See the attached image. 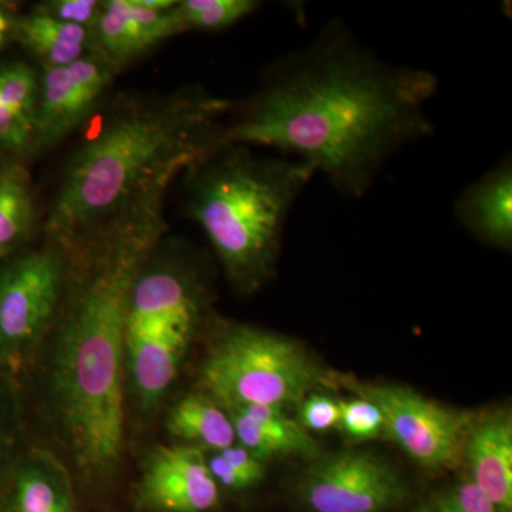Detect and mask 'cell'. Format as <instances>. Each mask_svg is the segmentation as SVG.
Here are the masks:
<instances>
[{
  "instance_id": "25",
  "label": "cell",
  "mask_w": 512,
  "mask_h": 512,
  "mask_svg": "<svg viewBox=\"0 0 512 512\" xmlns=\"http://www.w3.org/2000/svg\"><path fill=\"white\" fill-rule=\"evenodd\" d=\"M33 143L35 121L0 103V151L20 156L32 150Z\"/></svg>"
},
{
  "instance_id": "27",
  "label": "cell",
  "mask_w": 512,
  "mask_h": 512,
  "mask_svg": "<svg viewBox=\"0 0 512 512\" xmlns=\"http://www.w3.org/2000/svg\"><path fill=\"white\" fill-rule=\"evenodd\" d=\"M299 416V424L306 431H328L339 424V402L326 394H308L301 403Z\"/></svg>"
},
{
  "instance_id": "12",
  "label": "cell",
  "mask_w": 512,
  "mask_h": 512,
  "mask_svg": "<svg viewBox=\"0 0 512 512\" xmlns=\"http://www.w3.org/2000/svg\"><path fill=\"white\" fill-rule=\"evenodd\" d=\"M183 32L187 29L177 5L156 12L138 5L137 0H107L93 33L94 50L119 69L120 64Z\"/></svg>"
},
{
  "instance_id": "10",
  "label": "cell",
  "mask_w": 512,
  "mask_h": 512,
  "mask_svg": "<svg viewBox=\"0 0 512 512\" xmlns=\"http://www.w3.org/2000/svg\"><path fill=\"white\" fill-rule=\"evenodd\" d=\"M140 497L154 510L208 512L218 504V484L200 448L160 447L148 461Z\"/></svg>"
},
{
  "instance_id": "32",
  "label": "cell",
  "mask_w": 512,
  "mask_h": 512,
  "mask_svg": "<svg viewBox=\"0 0 512 512\" xmlns=\"http://www.w3.org/2000/svg\"><path fill=\"white\" fill-rule=\"evenodd\" d=\"M0 259H2V258H0Z\"/></svg>"
},
{
  "instance_id": "24",
  "label": "cell",
  "mask_w": 512,
  "mask_h": 512,
  "mask_svg": "<svg viewBox=\"0 0 512 512\" xmlns=\"http://www.w3.org/2000/svg\"><path fill=\"white\" fill-rule=\"evenodd\" d=\"M338 426L355 440H370L383 433V417L375 404L365 399L340 400Z\"/></svg>"
},
{
  "instance_id": "9",
  "label": "cell",
  "mask_w": 512,
  "mask_h": 512,
  "mask_svg": "<svg viewBox=\"0 0 512 512\" xmlns=\"http://www.w3.org/2000/svg\"><path fill=\"white\" fill-rule=\"evenodd\" d=\"M117 67L99 53L62 67H43L33 148L57 146L97 109Z\"/></svg>"
},
{
  "instance_id": "23",
  "label": "cell",
  "mask_w": 512,
  "mask_h": 512,
  "mask_svg": "<svg viewBox=\"0 0 512 512\" xmlns=\"http://www.w3.org/2000/svg\"><path fill=\"white\" fill-rule=\"evenodd\" d=\"M413 512H498L480 490L463 481L440 491L420 504Z\"/></svg>"
},
{
  "instance_id": "2",
  "label": "cell",
  "mask_w": 512,
  "mask_h": 512,
  "mask_svg": "<svg viewBox=\"0 0 512 512\" xmlns=\"http://www.w3.org/2000/svg\"><path fill=\"white\" fill-rule=\"evenodd\" d=\"M164 200L138 205L63 247L70 288L53 389L74 460L93 476L120 457L128 303L167 231Z\"/></svg>"
},
{
  "instance_id": "26",
  "label": "cell",
  "mask_w": 512,
  "mask_h": 512,
  "mask_svg": "<svg viewBox=\"0 0 512 512\" xmlns=\"http://www.w3.org/2000/svg\"><path fill=\"white\" fill-rule=\"evenodd\" d=\"M36 10L62 22L72 23L94 33L103 9V2L97 0H52L37 5Z\"/></svg>"
},
{
  "instance_id": "6",
  "label": "cell",
  "mask_w": 512,
  "mask_h": 512,
  "mask_svg": "<svg viewBox=\"0 0 512 512\" xmlns=\"http://www.w3.org/2000/svg\"><path fill=\"white\" fill-rule=\"evenodd\" d=\"M360 399L369 400L383 417V433L426 470L456 466L474 424L470 413L426 399L409 387L330 379Z\"/></svg>"
},
{
  "instance_id": "28",
  "label": "cell",
  "mask_w": 512,
  "mask_h": 512,
  "mask_svg": "<svg viewBox=\"0 0 512 512\" xmlns=\"http://www.w3.org/2000/svg\"><path fill=\"white\" fill-rule=\"evenodd\" d=\"M222 458L231 466L232 470L244 481L245 487L258 484L264 480L265 466L262 461L256 460L249 451L241 446H231L224 450L217 451Z\"/></svg>"
},
{
  "instance_id": "4",
  "label": "cell",
  "mask_w": 512,
  "mask_h": 512,
  "mask_svg": "<svg viewBox=\"0 0 512 512\" xmlns=\"http://www.w3.org/2000/svg\"><path fill=\"white\" fill-rule=\"evenodd\" d=\"M184 214L200 225L238 291L274 274L293 205L315 177L296 158L222 144L185 170Z\"/></svg>"
},
{
  "instance_id": "3",
  "label": "cell",
  "mask_w": 512,
  "mask_h": 512,
  "mask_svg": "<svg viewBox=\"0 0 512 512\" xmlns=\"http://www.w3.org/2000/svg\"><path fill=\"white\" fill-rule=\"evenodd\" d=\"M234 106L192 86L116 107L67 164L46 220L49 241L66 247L165 197L178 174L222 146V119Z\"/></svg>"
},
{
  "instance_id": "29",
  "label": "cell",
  "mask_w": 512,
  "mask_h": 512,
  "mask_svg": "<svg viewBox=\"0 0 512 512\" xmlns=\"http://www.w3.org/2000/svg\"><path fill=\"white\" fill-rule=\"evenodd\" d=\"M16 18L10 12V8L5 3L0 2V49L6 45L9 37L13 35Z\"/></svg>"
},
{
  "instance_id": "17",
  "label": "cell",
  "mask_w": 512,
  "mask_h": 512,
  "mask_svg": "<svg viewBox=\"0 0 512 512\" xmlns=\"http://www.w3.org/2000/svg\"><path fill=\"white\" fill-rule=\"evenodd\" d=\"M13 35L39 57L43 67L67 66L96 53L92 32L36 9L16 18Z\"/></svg>"
},
{
  "instance_id": "14",
  "label": "cell",
  "mask_w": 512,
  "mask_h": 512,
  "mask_svg": "<svg viewBox=\"0 0 512 512\" xmlns=\"http://www.w3.org/2000/svg\"><path fill=\"white\" fill-rule=\"evenodd\" d=\"M471 483L498 512H512V420L494 413L474 421L464 446Z\"/></svg>"
},
{
  "instance_id": "16",
  "label": "cell",
  "mask_w": 512,
  "mask_h": 512,
  "mask_svg": "<svg viewBox=\"0 0 512 512\" xmlns=\"http://www.w3.org/2000/svg\"><path fill=\"white\" fill-rule=\"evenodd\" d=\"M190 336L177 332L126 333V350L141 399L153 404L173 383Z\"/></svg>"
},
{
  "instance_id": "30",
  "label": "cell",
  "mask_w": 512,
  "mask_h": 512,
  "mask_svg": "<svg viewBox=\"0 0 512 512\" xmlns=\"http://www.w3.org/2000/svg\"><path fill=\"white\" fill-rule=\"evenodd\" d=\"M0 423H9L8 420V403H6L5 392L0 384Z\"/></svg>"
},
{
  "instance_id": "31",
  "label": "cell",
  "mask_w": 512,
  "mask_h": 512,
  "mask_svg": "<svg viewBox=\"0 0 512 512\" xmlns=\"http://www.w3.org/2000/svg\"><path fill=\"white\" fill-rule=\"evenodd\" d=\"M8 423H0V447L5 444L6 437H8Z\"/></svg>"
},
{
  "instance_id": "7",
  "label": "cell",
  "mask_w": 512,
  "mask_h": 512,
  "mask_svg": "<svg viewBox=\"0 0 512 512\" xmlns=\"http://www.w3.org/2000/svg\"><path fill=\"white\" fill-rule=\"evenodd\" d=\"M64 271V249L50 241L0 268V359H15L42 335L59 305Z\"/></svg>"
},
{
  "instance_id": "1",
  "label": "cell",
  "mask_w": 512,
  "mask_h": 512,
  "mask_svg": "<svg viewBox=\"0 0 512 512\" xmlns=\"http://www.w3.org/2000/svg\"><path fill=\"white\" fill-rule=\"evenodd\" d=\"M437 90L436 74L387 62L332 19L311 43L266 67L225 124L222 144L292 154L343 197L360 200L396 154L434 133L429 104Z\"/></svg>"
},
{
  "instance_id": "21",
  "label": "cell",
  "mask_w": 512,
  "mask_h": 512,
  "mask_svg": "<svg viewBox=\"0 0 512 512\" xmlns=\"http://www.w3.org/2000/svg\"><path fill=\"white\" fill-rule=\"evenodd\" d=\"M261 6L255 0H183L177 3L185 29L220 32L247 18Z\"/></svg>"
},
{
  "instance_id": "19",
  "label": "cell",
  "mask_w": 512,
  "mask_h": 512,
  "mask_svg": "<svg viewBox=\"0 0 512 512\" xmlns=\"http://www.w3.org/2000/svg\"><path fill=\"white\" fill-rule=\"evenodd\" d=\"M35 201L28 171L10 163L0 168V258L22 244L35 225Z\"/></svg>"
},
{
  "instance_id": "8",
  "label": "cell",
  "mask_w": 512,
  "mask_h": 512,
  "mask_svg": "<svg viewBox=\"0 0 512 512\" xmlns=\"http://www.w3.org/2000/svg\"><path fill=\"white\" fill-rule=\"evenodd\" d=\"M302 493L313 512H384L402 504L409 490L383 458L342 451L313 464Z\"/></svg>"
},
{
  "instance_id": "11",
  "label": "cell",
  "mask_w": 512,
  "mask_h": 512,
  "mask_svg": "<svg viewBox=\"0 0 512 512\" xmlns=\"http://www.w3.org/2000/svg\"><path fill=\"white\" fill-rule=\"evenodd\" d=\"M200 311L201 293L191 275L174 268L151 271L147 264L131 291L126 333L177 332L190 336Z\"/></svg>"
},
{
  "instance_id": "5",
  "label": "cell",
  "mask_w": 512,
  "mask_h": 512,
  "mask_svg": "<svg viewBox=\"0 0 512 512\" xmlns=\"http://www.w3.org/2000/svg\"><path fill=\"white\" fill-rule=\"evenodd\" d=\"M330 376L295 340L232 326L222 333L202 367V384L221 407L301 404Z\"/></svg>"
},
{
  "instance_id": "22",
  "label": "cell",
  "mask_w": 512,
  "mask_h": 512,
  "mask_svg": "<svg viewBox=\"0 0 512 512\" xmlns=\"http://www.w3.org/2000/svg\"><path fill=\"white\" fill-rule=\"evenodd\" d=\"M40 77L28 64L0 67V103L35 121Z\"/></svg>"
},
{
  "instance_id": "15",
  "label": "cell",
  "mask_w": 512,
  "mask_h": 512,
  "mask_svg": "<svg viewBox=\"0 0 512 512\" xmlns=\"http://www.w3.org/2000/svg\"><path fill=\"white\" fill-rule=\"evenodd\" d=\"M234 426L235 439L256 460L274 457L318 456V444L284 407L242 404L225 409Z\"/></svg>"
},
{
  "instance_id": "13",
  "label": "cell",
  "mask_w": 512,
  "mask_h": 512,
  "mask_svg": "<svg viewBox=\"0 0 512 512\" xmlns=\"http://www.w3.org/2000/svg\"><path fill=\"white\" fill-rule=\"evenodd\" d=\"M458 224L491 247L512 245V160L510 154L467 185L454 204Z\"/></svg>"
},
{
  "instance_id": "18",
  "label": "cell",
  "mask_w": 512,
  "mask_h": 512,
  "mask_svg": "<svg viewBox=\"0 0 512 512\" xmlns=\"http://www.w3.org/2000/svg\"><path fill=\"white\" fill-rule=\"evenodd\" d=\"M168 427L178 439L215 451L234 446L237 440L228 413L201 394L181 400L170 414Z\"/></svg>"
},
{
  "instance_id": "20",
  "label": "cell",
  "mask_w": 512,
  "mask_h": 512,
  "mask_svg": "<svg viewBox=\"0 0 512 512\" xmlns=\"http://www.w3.org/2000/svg\"><path fill=\"white\" fill-rule=\"evenodd\" d=\"M15 512H73V508L57 474L32 464L16 478Z\"/></svg>"
}]
</instances>
